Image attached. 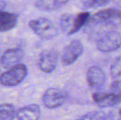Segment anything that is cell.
<instances>
[{"label": "cell", "mask_w": 121, "mask_h": 120, "mask_svg": "<svg viewBox=\"0 0 121 120\" xmlns=\"http://www.w3.org/2000/svg\"><path fill=\"white\" fill-rule=\"evenodd\" d=\"M93 99L99 108H113L121 103V95L115 94L112 92H96L93 94Z\"/></svg>", "instance_id": "obj_10"}, {"label": "cell", "mask_w": 121, "mask_h": 120, "mask_svg": "<svg viewBox=\"0 0 121 120\" xmlns=\"http://www.w3.org/2000/svg\"><path fill=\"white\" fill-rule=\"evenodd\" d=\"M59 54L55 50H47L42 52L38 59L40 69L46 74L52 73L57 67Z\"/></svg>", "instance_id": "obj_8"}, {"label": "cell", "mask_w": 121, "mask_h": 120, "mask_svg": "<svg viewBox=\"0 0 121 120\" xmlns=\"http://www.w3.org/2000/svg\"><path fill=\"white\" fill-rule=\"evenodd\" d=\"M121 12L116 8H106L99 11L90 16L88 21L91 24L104 25L105 26H115L120 23Z\"/></svg>", "instance_id": "obj_4"}, {"label": "cell", "mask_w": 121, "mask_h": 120, "mask_svg": "<svg viewBox=\"0 0 121 120\" xmlns=\"http://www.w3.org/2000/svg\"><path fill=\"white\" fill-rule=\"evenodd\" d=\"M111 74L114 80L121 81V67L120 57H118L112 64L111 67Z\"/></svg>", "instance_id": "obj_16"}, {"label": "cell", "mask_w": 121, "mask_h": 120, "mask_svg": "<svg viewBox=\"0 0 121 120\" xmlns=\"http://www.w3.org/2000/svg\"><path fill=\"white\" fill-rule=\"evenodd\" d=\"M83 52V44L78 40H72L64 49L62 55V64L65 66L72 64L82 54Z\"/></svg>", "instance_id": "obj_7"}, {"label": "cell", "mask_w": 121, "mask_h": 120, "mask_svg": "<svg viewBox=\"0 0 121 120\" xmlns=\"http://www.w3.org/2000/svg\"><path fill=\"white\" fill-rule=\"evenodd\" d=\"M111 0H86L84 6L86 8H94L104 6L109 4Z\"/></svg>", "instance_id": "obj_17"}, {"label": "cell", "mask_w": 121, "mask_h": 120, "mask_svg": "<svg viewBox=\"0 0 121 120\" xmlns=\"http://www.w3.org/2000/svg\"><path fill=\"white\" fill-rule=\"evenodd\" d=\"M30 28L41 39L51 40L58 35V29L50 19L40 17L30 21L28 23Z\"/></svg>", "instance_id": "obj_2"}, {"label": "cell", "mask_w": 121, "mask_h": 120, "mask_svg": "<svg viewBox=\"0 0 121 120\" xmlns=\"http://www.w3.org/2000/svg\"><path fill=\"white\" fill-rule=\"evenodd\" d=\"M40 115V106L36 104H31L16 111L10 120H38Z\"/></svg>", "instance_id": "obj_11"}, {"label": "cell", "mask_w": 121, "mask_h": 120, "mask_svg": "<svg viewBox=\"0 0 121 120\" xmlns=\"http://www.w3.org/2000/svg\"><path fill=\"white\" fill-rule=\"evenodd\" d=\"M16 110L13 105L4 103L0 105V120H10Z\"/></svg>", "instance_id": "obj_15"}, {"label": "cell", "mask_w": 121, "mask_h": 120, "mask_svg": "<svg viewBox=\"0 0 121 120\" xmlns=\"http://www.w3.org/2000/svg\"><path fill=\"white\" fill-rule=\"evenodd\" d=\"M23 57V52L20 48H11L1 56L0 64L4 69L9 70L18 64Z\"/></svg>", "instance_id": "obj_9"}, {"label": "cell", "mask_w": 121, "mask_h": 120, "mask_svg": "<svg viewBox=\"0 0 121 120\" xmlns=\"http://www.w3.org/2000/svg\"><path fill=\"white\" fill-rule=\"evenodd\" d=\"M121 45V33L116 30H108L98 39L96 47L101 52H110L119 49Z\"/></svg>", "instance_id": "obj_6"}, {"label": "cell", "mask_w": 121, "mask_h": 120, "mask_svg": "<svg viewBox=\"0 0 121 120\" xmlns=\"http://www.w3.org/2000/svg\"><path fill=\"white\" fill-rule=\"evenodd\" d=\"M89 18L90 13L87 11L81 12L77 15L64 13L60 18V29L66 35H72L86 25Z\"/></svg>", "instance_id": "obj_1"}, {"label": "cell", "mask_w": 121, "mask_h": 120, "mask_svg": "<svg viewBox=\"0 0 121 120\" xmlns=\"http://www.w3.org/2000/svg\"><path fill=\"white\" fill-rule=\"evenodd\" d=\"M86 81L90 87L99 89L104 86L106 81V74L99 66H92L86 72Z\"/></svg>", "instance_id": "obj_12"}, {"label": "cell", "mask_w": 121, "mask_h": 120, "mask_svg": "<svg viewBox=\"0 0 121 120\" xmlns=\"http://www.w3.org/2000/svg\"><path fill=\"white\" fill-rule=\"evenodd\" d=\"M18 22V16L13 13L0 11V33L13 28Z\"/></svg>", "instance_id": "obj_13"}, {"label": "cell", "mask_w": 121, "mask_h": 120, "mask_svg": "<svg viewBox=\"0 0 121 120\" xmlns=\"http://www.w3.org/2000/svg\"><path fill=\"white\" fill-rule=\"evenodd\" d=\"M69 0H37L35 5L41 11H50L62 7Z\"/></svg>", "instance_id": "obj_14"}, {"label": "cell", "mask_w": 121, "mask_h": 120, "mask_svg": "<svg viewBox=\"0 0 121 120\" xmlns=\"http://www.w3.org/2000/svg\"><path fill=\"white\" fill-rule=\"evenodd\" d=\"M28 73L26 65L20 64L3 73L0 76V84L5 87H13L21 83Z\"/></svg>", "instance_id": "obj_3"}, {"label": "cell", "mask_w": 121, "mask_h": 120, "mask_svg": "<svg viewBox=\"0 0 121 120\" xmlns=\"http://www.w3.org/2000/svg\"><path fill=\"white\" fill-rule=\"evenodd\" d=\"M1 53H0V59H1ZM0 66H1V64H0Z\"/></svg>", "instance_id": "obj_19"}, {"label": "cell", "mask_w": 121, "mask_h": 120, "mask_svg": "<svg viewBox=\"0 0 121 120\" xmlns=\"http://www.w3.org/2000/svg\"><path fill=\"white\" fill-rule=\"evenodd\" d=\"M68 98L67 93L58 88L47 89L42 97L44 106L48 109H55L64 105Z\"/></svg>", "instance_id": "obj_5"}, {"label": "cell", "mask_w": 121, "mask_h": 120, "mask_svg": "<svg viewBox=\"0 0 121 120\" xmlns=\"http://www.w3.org/2000/svg\"><path fill=\"white\" fill-rule=\"evenodd\" d=\"M6 4L3 1H0V11H3V9L6 7Z\"/></svg>", "instance_id": "obj_18"}]
</instances>
